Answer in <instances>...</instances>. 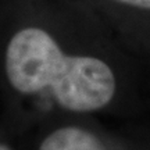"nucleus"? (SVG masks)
<instances>
[{
  "label": "nucleus",
  "mask_w": 150,
  "mask_h": 150,
  "mask_svg": "<svg viewBox=\"0 0 150 150\" xmlns=\"http://www.w3.org/2000/svg\"><path fill=\"white\" fill-rule=\"evenodd\" d=\"M4 67L17 92L36 95L47 91L68 111H97L117 91L115 75L107 63L95 56L65 53L42 27H24L11 36Z\"/></svg>",
  "instance_id": "obj_1"
},
{
  "label": "nucleus",
  "mask_w": 150,
  "mask_h": 150,
  "mask_svg": "<svg viewBox=\"0 0 150 150\" xmlns=\"http://www.w3.org/2000/svg\"><path fill=\"white\" fill-rule=\"evenodd\" d=\"M39 150H107L102 140L78 127L56 129L42 142Z\"/></svg>",
  "instance_id": "obj_2"
},
{
  "label": "nucleus",
  "mask_w": 150,
  "mask_h": 150,
  "mask_svg": "<svg viewBox=\"0 0 150 150\" xmlns=\"http://www.w3.org/2000/svg\"><path fill=\"white\" fill-rule=\"evenodd\" d=\"M111 3L127 7L131 10H140V11H150V0H108Z\"/></svg>",
  "instance_id": "obj_3"
},
{
  "label": "nucleus",
  "mask_w": 150,
  "mask_h": 150,
  "mask_svg": "<svg viewBox=\"0 0 150 150\" xmlns=\"http://www.w3.org/2000/svg\"><path fill=\"white\" fill-rule=\"evenodd\" d=\"M0 150H10V149H8L7 146H4V145H1V143H0Z\"/></svg>",
  "instance_id": "obj_4"
}]
</instances>
